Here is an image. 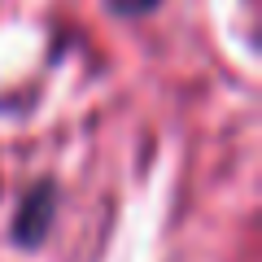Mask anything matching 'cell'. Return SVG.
Here are the masks:
<instances>
[{
  "label": "cell",
  "instance_id": "6da1fadb",
  "mask_svg": "<svg viewBox=\"0 0 262 262\" xmlns=\"http://www.w3.org/2000/svg\"><path fill=\"white\" fill-rule=\"evenodd\" d=\"M153 0H118V9H127V13H140V9H149Z\"/></svg>",
  "mask_w": 262,
  "mask_h": 262
}]
</instances>
